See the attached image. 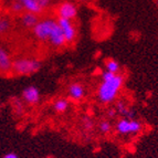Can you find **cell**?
<instances>
[{
    "label": "cell",
    "mask_w": 158,
    "mask_h": 158,
    "mask_svg": "<svg viewBox=\"0 0 158 158\" xmlns=\"http://www.w3.org/2000/svg\"><path fill=\"white\" fill-rule=\"evenodd\" d=\"M69 107H70V102H69L68 98H56L52 104V108L54 110V112L60 114L65 113L69 110Z\"/></svg>",
    "instance_id": "13"
},
{
    "label": "cell",
    "mask_w": 158,
    "mask_h": 158,
    "mask_svg": "<svg viewBox=\"0 0 158 158\" xmlns=\"http://www.w3.org/2000/svg\"><path fill=\"white\" fill-rule=\"evenodd\" d=\"M56 22H58V24L60 26L61 29H62V31H63L66 43L72 44L75 41V39L77 38V30L75 28V26H74L73 21L68 20V19L58 18L56 19Z\"/></svg>",
    "instance_id": "6"
},
{
    "label": "cell",
    "mask_w": 158,
    "mask_h": 158,
    "mask_svg": "<svg viewBox=\"0 0 158 158\" xmlns=\"http://www.w3.org/2000/svg\"><path fill=\"white\" fill-rule=\"evenodd\" d=\"M112 129H113V125L112 123L108 119H102V121L98 123V131H100L102 134L106 135L108 133L112 132Z\"/></svg>",
    "instance_id": "17"
},
{
    "label": "cell",
    "mask_w": 158,
    "mask_h": 158,
    "mask_svg": "<svg viewBox=\"0 0 158 158\" xmlns=\"http://www.w3.org/2000/svg\"><path fill=\"white\" fill-rule=\"evenodd\" d=\"M82 122V126L85 131H89V132H92L93 129H94V122L91 117L89 116H84V117H82L81 119Z\"/></svg>",
    "instance_id": "18"
},
{
    "label": "cell",
    "mask_w": 158,
    "mask_h": 158,
    "mask_svg": "<svg viewBox=\"0 0 158 158\" xmlns=\"http://www.w3.org/2000/svg\"><path fill=\"white\" fill-rule=\"evenodd\" d=\"M13 107L16 108V111L18 114H22L24 111V105H22L21 101H19V100H15V102H13Z\"/></svg>",
    "instance_id": "19"
},
{
    "label": "cell",
    "mask_w": 158,
    "mask_h": 158,
    "mask_svg": "<svg viewBox=\"0 0 158 158\" xmlns=\"http://www.w3.org/2000/svg\"><path fill=\"white\" fill-rule=\"evenodd\" d=\"M39 16L38 15H34L31 12H27L24 11L20 16V24L22 26V28L24 29H30L32 30L33 27L39 22Z\"/></svg>",
    "instance_id": "12"
},
{
    "label": "cell",
    "mask_w": 158,
    "mask_h": 158,
    "mask_svg": "<svg viewBox=\"0 0 158 158\" xmlns=\"http://www.w3.org/2000/svg\"><path fill=\"white\" fill-rule=\"evenodd\" d=\"M49 42L53 48H56V49H60V48L64 47L66 44L65 37H64L63 31L58 24V22L56 23V26L53 27L52 32H51L50 38H49Z\"/></svg>",
    "instance_id": "9"
},
{
    "label": "cell",
    "mask_w": 158,
    "mask_h": 158,
    "mask_svg": "<svg viewBox=\"0 0 158 158\" xmlns=\"http://www.w3.org/2000/svg\"><path fill=\"white\" fill-rule=\"evenodd\" d=\"M115 110L117 112V114L123 116V118H128V119H134L136 118V112L131 108L124 101L118 100L115 101Z\"/></svg>",
    "instance_id": "11"
},
{
    "label": "cell",
    "mask_w": 158,
    "mask_h": 158,
    "mask_svg": "<svg viewBox=\"0 0 158 158\" xmlns=\"http://www.w3.org/2000/svg\"><path fill=\"white\" fill-rule=\"evenodd\" d=\"M0 110H1V106H0Z\"/></svg>",
    "instance_id": "27"
},
{
    "label": "cell",
    "mask_w": 158,
    "mask_h": 158,
    "mask_svg": "<svg viewBox=\"0 0 158 158\" xmlns=\"http://www.w3.org/2000/svg\"><path fill=\"white\" fill-rule=\"evenodd\" d=\"M37 1L39 2V5L41 6L43 9L48 8V7L50 6V3H51V0H37Z\"/></svg>",
    "instance_id": "22"
},
{
    "label": "cell",
    "mask_w": 158,
    "mask_h": 158,
    "mask_svg": "<svg viewBox=\"0 0 158 158\" xmlns=\"http://www.w3.org/2000/svg\"><path fill=\"white\" fill-rule=\"evenodd\" d=\"M125 83V77L121 73L116 74L108 81H101L96 91V98L101 104H111L115 102Z\"/></svg>",
    "instance_id": "1"
},
{
    "label": "cell",
    "mask_w": 158,
    "mask_h": 158,
    "mask_svg": "<svg viewBox=\"0 0 158 158\" xmlns=\"http://www.w3.org/2000/svg\"><path fill=\"white\" fill-rule=\"evenodd\" d=\"M115 75L116 74H113V73H111V72L104 70V71L101 73V81H108V80L113 79Z\"/></svg>",
    "instance_id": "20"
},
{
    "label": "cell",
    "mask_w": 158,
    "mask_h": 158,
    "mask_svg": "<svg viewBox=\"0 0 158 158\" xmlns=\"http://www.w3.org/2000/svg\"><path fill=\"white\" fill-rule=\"evenodd\" d=\"M21 98L24 103L29 105H37L41 100V93L35 85H30L23 89L21 93Z\"/></svg>",
    "instance_id": "7"
},
{
    "label": "cell",
    "mask_w": 158,
    "mask_h": 158,
    "mask_svg": "<svg viewBox=\"0 0 158 158\" xmlns=\"http://www.w3.org/2000/svg\"><path fill=\"white\" fill-rule=\"evenodd\" d=\"M106 115H107V117H110V118H115L118 114H117V112H116L115 107L113 106V107L107 108V111H106Z\"/></svg>",
    "instance_id": "21"
},
{
    "label": "cell",
    "mask_w": 158,
    "mask_h": 158,
    "mask_svg": "<svg viewBox=\"0 0 158 158\" xmlns=\"http://www.w3.org/2000/svg\"><path fill=\"white\" fill-rule=\"evenodd\" d=\"M77 13H79L77 6L74 2H72V1H69V0L62 1L56 8L58 18L68 19V20H71V21H73L74 19L77 18Z\"/></svg>",
    "instance_id": "5"
},
{
    "label": "cell",
    "mask_w": 158,
    "mask_h": 158,
    "mask_svg": "<svg viewBox=\"0 0 158 158\" xmlns=\"http://www.w3.org/2000/svg\"><path fill=\"white\" fill-rule=\"evenodd\" d=\"M11 27H12L11 19L3 16L0 20V35H3L5 33H7L11 29Z\"/></svg>",
    "instance_id": "15"
},
{
    "label": "cell",
    "mask_w": 158,
    "mask_h": 158,
    "mask_svg": "<svg viewBox=\"0 0 158 158\" xmlns=\"http://www.w3.org/2000/svg\"><path fill=\"white\" fill-rule=\"evenodd\" d=\"M2 12H1V11H0V20H1V18H2Z\"/></svg>",
    "instance_id": "24"
},
{
    "label": "cell",
    "mask_w": 158,
    "mask_h": 158,
    "mask_svg": "<svg viewBox=\"0 0 158 158\" xmlns=\"http://www.w3.org/2000/svg\"><path fill=\"white\" fill-rule=\"evenodd\" d=\"M9 9H10V11L12 13L19 15V16H21L22 13L24 12L23 5L20 1H18V0H12L10 2V6H9Z\"/></svg>",
    "instance_id": "16"
},
{
    "label": "cell",
    "mask_w": 158,
    "mask_h": 158,
    "mask_svg": "<svg viewBox=\"0 0 158 158\" xmlns=\"http://www.w3.org/2000/svg\"><path fill=\"white\" fill-rule=\"evenodd\" d=\"M56 20L52 18H44L39 20V22L32 29V33H33L34 38L39 40V41H41V42L49 41L50 34L52 32L53 27L56 26Z\"/></svg>",
    "instance_id": "3"
},
{
    "label": "cell",
    "mask_w": 158,
    "mask_h": 158,
    "mask_svg": "<svg viewBox=\"0 0 158 158\" xmlns=\"http://www.w3.org/2000/svg\"><path fill=\"white\" fill-rule=\"evenodd\" d=\"M42 62L35 58H18L13 60L12 72L17 75H31L39 72Z\"/></svg>",
    "instance_id": "2"
},
{
    "label": "cell",
    "mask_w": 158,
    "mask_h": 158,
    "mask_svg": "<svg viewBox=\"0 0 158 158\" xmlns=\"http://www.w3.org/2000/svg\"><path fill=\"white\" fill-rule=\"evenodd\" d=\"M68 96L72 101H81L85 98V87L80 82H71L66 89Z\"/></svg>",
    "instance_id": "8"
},
{
    "label": "cell",
    "mask_w": 158,
    "mask_h": 158,
    "mask_svg": "<svg viewBox=\"0 0 158 158\" xmlns=\"http://www.w3.org/2000/svg\"><path fill=\"white\" fill-rule=\"evenodd\" d=\"M81 1H84V2H85V1H89V0H81Z\"/></svg>",
    "instance_id": "26"
},
{
    "label": "cell",
    "mask_w": 158,
    "mask_h": 158,
    "mask_svg": "<svg viewBox=\"0 0 158 158\" xmlns=\"http://www.w3.org/2000/svg\"><path fill=\"white\" fill-rule=\"evenodd\" d=\"M13 60L11 58L9 51L5 47L0 45V72L1 73H9L12 71Z\"/></svg>",
    "instance_id": "10"
},
{
    "label": "cell",
    "mask_w": 158,
    "mask_h": 158,
    "mask_svg": "<svg viewBox=\"0 0 158 158\" xmlns=\"http://www.w3.org/2000/svg\"><path fill=\"white\" fill-rule=\"evenodd\" d=\"M155 3H156V6L158 7V0H155Z\"/></svg>",
    "instance_id": "25"
},
{
    "label": "cell",
    "mask_w": 158,
    "mask_h": 158,
    "mask_svg": "<svg viewBox=\"0 0 158 158\" xmlns=\"http://www.w3.org/2000/svg\"><path fill=\"white\" fill-rule=\"evenodd\" d=\"M105 70L113 74H119L121 64L118 63V61L114 60V59H108L105 62Z\"/></svg>",
    "instance_id": "14"
},
{
    "label": "cell",
    "mask_w": 158,
    "mask_h": 158,
    "mask_svg": "<svg viewBox=\"0 0 158 158\" xmlns=\"http://www.w3.org/2000/svg\"><path fill=\"white\" fill-rule=\"evenodd\" d=\"M2 158H19V157H18V155L15 153H8V154H6Z\"/></svg>",
    "instance_id": "23"
},
{
    "label": "cell",
    "mask_w": 158,
    "mask_h": 158,
    "mask_svg": "<svg viewBox=\"0 0 158 158\" xmlns=\"http://www.w3.org/2000/svg\"><path fill=\"white\" fill-rule=\"evenodd\" d=\"M115 129L119 135H123V136L136 135L143 131V124L136 118L134 119L121 118L116 123Z\"/></svg>",
    "instance_id": "4"
}]
</instances>
